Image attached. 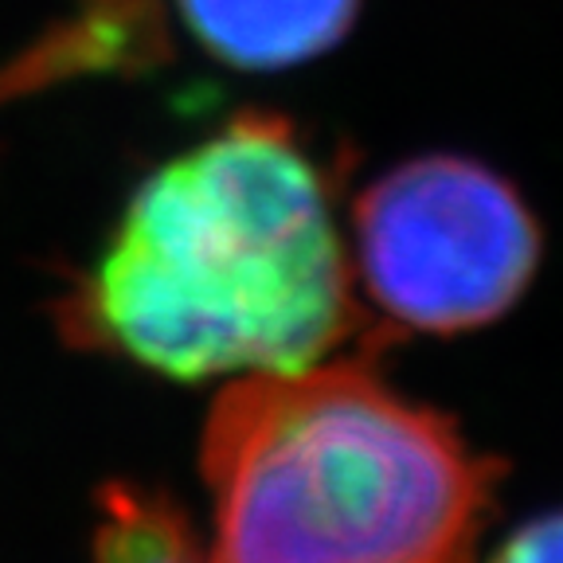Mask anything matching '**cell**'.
<instances>
[{"instance_id":"4","label":"cell","mask_w":563,"mask_h":563,"mask_svg":"<svg viewBox=\"0 0 563 563\" xmlns=\"http://www.w3.org/2000/svg\"><path fill=\"white\" fill-rule=\"evenodd\" d=\"M192 40L239 70H286L333 52L364 0H176Z\"/></svg>"},{"instance_id":"3","label":"cell","mask_w":563,"mask_h":563,"mask_svg":"<svg viewBox=\"0 0 563 563\" xmlns=\"http://www.w3.org/2000/svg\"><path fill=\"white\" fill-rule=\"evenodd\" d=\"M356 263L387 317L462 333L501 317L540 263V228L509 180L466 157H419L356 203Z\"/></svg>"},{"instance_id":"5","label":"cell","mask_w":563,"mask_h":563,"mask_svg":"<svg viewBox=\"0 0 563 563\" xmlns=\"http://www.w3.org/2000/svg\"><path fill=\"white\" fill-rule=\"evenodd\" d=\"M161 47L157 0H82L79 16L52 32L24 59L9 63L0 90H24L82 67H130L150 63Z\"/></svg>"},{"instance_id":"6","label":"cell","mask_w":563,"mask_h":563,"mask_svg":"<svg viewBox=\"0 0 563 563\" xmlns=\"http://www.w3.org/2000/svg\"><path fill=\"white\" fill-rule=\"evenodd\" d=\"M98 563H203L185 512L165 493L137 485H110L98 505Z\"/></svg>"},{"instance_id":"7","label":"cell","mask_w":563,"mask_h":563,"mask_svg":"<svg viewBox=\"0 0 563 563\" xmlns=\"http://www.w3.org/2000/svg\"><path fill=\"white\" fill-rule=\"evenodd\" d=\"M493 563H563V512H548L512 532Z\"/></svg>"},{"instance_id":"1","label":"cell","mask_w":563,"mask_h":563,"mask_svg":"<svg viewBox=\"0 0 563 563\" xmlns=\"http://www.w3.org/2000/svg\"><path fill=\"white\" fill-rule=\"evenodd\" d=\"M361 325L325 173L258 110L161 165L67 301L79 341L176 379L306 368Z\"/></svg>"},{"instance_id":"2","label":"cell","mask_w":563,"mask_h":563,"mask_svg":"<svg viewBox=\"0 0 563 563\" xmlns=\"http://www.w3.org/2000/svg\"><path fill=\"white\" fill-rule=\"evenodd\" d=\"M203 563H474L497 462L368 356L251 372L208 415Z\"/></svg>"}]
</instances>
